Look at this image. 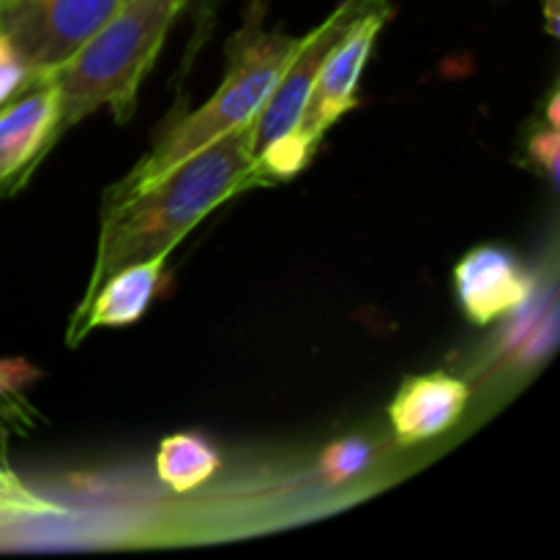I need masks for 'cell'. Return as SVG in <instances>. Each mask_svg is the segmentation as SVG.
I'll return each instance as SVG.
<instances>
[{"label":"cell","instance_id":"3957f363","mask_svg":"<svg viewBox=\"0 0 560 560\" xmlns=\"http://www.w3.org/2000/svg\"><path fill=\"white\" fill-rule=\"evenodd\" d=\"M295 44L299 38L266 31L260 20L246 22L244 31L230 44L228 69L211 98L202 107L191 109L175 126H170L167 135L137 162V167L124 175V180L107 197L129 195V191L156 180L159 175H164L200 148L211 145L219 137L255 124L262 104L268 102L273 85L282 77Z\"/></svg>","mask_w":560,"mask_h":560},{"label":"cell","instance_id":"52a82bcc","mask_svg":"<svg viewBox=\"0 0 560 560\" xmlns=\"http://www.w3.org/2000/svg\"><path fill=\"white\" fill-rule=\"evenodd\" d=\"M536 279L514 252L485 244L454 266V293L476 326H490L514 315L530 301Z\"/></svg>","mask_w":560,"mask_h":560},{"label":"cell","instance_id":"8fae6325","mask_svg":"<svg viewBox=\"0 0 560 560\" xmlns=\"http://www.w3.org/2000/svg\"><path fill=\"white\" fill-rule=\"evenodd\" d=\"M222 468L217 448L195 432H175L159 443L156 476L175 495H186L211 481Z\"/></svg>","mask_w":560,"mask_h":560},{"label":"cell","instance_id":"7c38bea8","mask_svg":"<svg viewBox=\"0 0 560 560\" xmlns=\"http://www.w3.org/2000/svg\"><path fill=\"white\" fill-rule=\"evenodd\" d=\"M47 503L33 498L14 474L0 465V550L36 547L47 536Z\"/></svg>","mask_w":560,"mask_h":560},{"label":"cell","instance_id":"5bb4252c","mask_svg":"<svg viewBox=\"0 0 560 560\" xmlns=\"http://www.w3.org/2000/svg\"><path fill=\"white\" fill-rule=\"evenodd\" d=\"M25 88H31L27 66L22 63L14 44L0 33V107H3L5 102H11L14 96H20Z\"/></svg>","mask_w":560,"mask_h":560},{"label":"cell","instance_id":"6da1fadb","mask_svg":"<svg viewBox=\"0 0 560 560\" xmlns=\"http://www.w3.org/2000/svg\"><path fill=\"white\" fill-rule=\"evenodd\" d=\"M252 126L219 137L151 184L107 197L88 293L129 262L170 255L202 219L238 191L257 186Z\"/></svg>","mask_w":560,"mask_h":560},{"label":"cell","instance_id":"e0dca14e","mask_svg":"<svg viewBox=\"0 0 560 560\" xmlns=\"http://www.w3.org/2000/svg\"><path fill=\"white\" fill-rule=\"evenodd\" d=\"M547 11H550V31H556V0H547Z\"/></svg>","mask_w":560,"mask_h":560},{"label":"cell","instance_id":"8992f818","mask_svg":"<svg viewBox=\"0 0 560 560\" xmlns=\"http://www.w3.org/2000/svg\"><path fill=\"white\" fill-rule=\"evenodd\" d=\"M388 16H392L388 0H377L364 16H359L350 25V31L339 38L337 47L323 60L320 74L312 85L310 102H306L299 126H295L312 142H320L326 131L359 104L361 71H364Z\"/></svg>","mask_w":560,"mask_h":560},{"label":"cell","instance_id":"9a60e30c","mask_svg":"<svg viewBox=\"0 0 560 560\" xmlns=\"http://www.w3.org/2000/svg\"><path fill=\"white\" fill-rule=\"evenodd\" d=\"M42 377V370L25 359H0V405L20 397Z\"/></svg>","mask_w":560,"mask_h":560},{"label":"cell","instance_id":"4fadbf2b","mask_svg":"<svg viewBox=\"0 0 560 560\" xmlns=\"http://www.w3.org/2000/svg\"><path fill=\"white\" fill-rule=\"evenodd\" d=\"M372 457H375V448L370 443L361 438H342L320 454V476L334 487L348 485L370 468Z\"/></svg>","mask_w":560,"mask_h":560},{"label":"cell","instance_id":"30bf717a","mask_svg":"<svg viewBox=\"0 0 560 560\" xmlns=\"http://www.w3.org/2000/svg\"><path fill=\"white\" fill-rule=\"evenodd\" d=\"M470 388L448 372L413 375L399 386L388 408V421L402 446L432 441L452 430L468 408Z\"/></svg>","mask_w":560,"mask_h":560},{"label":"cell","instance_id":"5b68a950","mask_svg":"<svg viewBox=\"0 0 560 560\" xmlns=\"http://www.w3.org/2000/svg\"><path fill=\"white\" fill-rule=\"evenodd\" d=\"M375 3L377 0H342L315 31H310L306 36H299V44H295L282 77L277 80L271 96H268L260 115L252 124V148H255V156L262 148L271 145L277 137L288 135L290 129L299 126L301 113H304L306 102H310L312 85H315L317 74H320L323 60L337 47L339 38L350 31V25L359 16H364Z\"/></svg>","mask_w":560,"mask_h":560},{"label":"cell","instance_id":"ba28073f","mask_svg":"<svg viewBox=\"0 0 560 560\" xmlns=\"http://www.w3.org/2000/svg\"><path fill=\"white\" fill-rule=\"evenodd\" d=\"M58 91L49 80L31 88L0 107V189L16 191L44 153L58 142Z\"/></svg>","mask_w":560,"mask_h":560},{"label":"cell","instance_id":"277c9868","mask_svg":"<svg viewBox=\"0 0 560 560\" xmlns=\"http://www.w3.org/2000/svg\"><path fill=\"white\" fill-rule=\"evenodd\" d=\"M124 0H0V33L14 44L33 82L69 60Z\"/></svg>","mask_w":560,"mask_h":560},{"label":"cell","instance_id":"9c48e42d","mask_svg":"<svg viewBox=\"0 0 560 560\" xmlns=\"http://www.w3.org/2000/svg\"><path fill=\"white\" fill-rule=\"evenodd\" d=\"M170 255L148 257V260L129 262L109 273L93 293L77 306L71 320L69 342L77 345L96 328H120L131 326L151 310L159 288L164 282V266Z\"/></svg>","mask_w":560,"mask_h":560},{"label":"cell","instance_id":"2e32d148","mask_svg":"<svg viewBox=\"0 0 560 560\" xmlns=\"http://www.w3.org/2000/svg\"><path fill=\"white\" fill-rule=\"evenodd\" d=\"M530 156L552 175L558 178V162H560V137L558 126H550L547 131H536L534 140H530Z\"/></svg>","mask_w":560,"mask_h":560},{"label":"cell","instance_id":"7a4b0ae2","mask_svg":"<svg viewBox=\"0 0 560 560\" xmlns=\"http://www.w3.org/2000/svg\"><path fill=\"white\" fill-rule=\"evenodd\" d=\"M186 3L189 0H124L69 60L44 77L58 91V140L96 109H109L115 120L135 113L142 80Z\"/></svg>","mask_w":560,"mask_h":560}]
</instances>
